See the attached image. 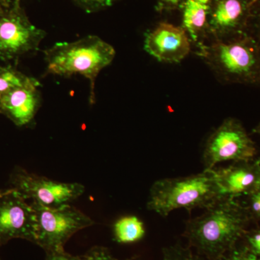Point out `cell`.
Listing matches in <instances>:
<instances>
[{"label": "cell", "mask_w": 260, "mask_h": 260, "mask_svg": "<svg viewBox=\"0 0 260 260\" xmlns=\"http://www.w3.org/2000/svg\"><path fill=\"white\" fill-rule=\"evenodd\" d=\"M225 198L213 169L189 177L168 178L155 181L150 190L147 208L162 217L171 212L208 208Z\"/></svg>", "instance_id": "7a4b0ae2"}, {"label": "cell", "mask_w": 260, "mask_h": 260, "mask_svg": "<svg viewBox=\"0 0 260 260\" xmlns=\"http://www.w3.org/2000/svg\"><path fill=\"white\" fill-rule=\"evenodd\" d=\"M251 35L255 38L256 40L260 44V18L259 22H258L257 25H256L255 32H254V34H251Z\"/></svg>", "instance_id": "d4e9b609"}, {"label": "cell", "mask_w": 260, "mask_h": 260, "mask_svg": "<svg viewBox=\"0 0 260 260\" xmlns=\"http://www.w3.org/2000/svg\"><path fill=\"white\" fill-rule=\"evenodd\" d=\"M224 260H260V257L244 248L242 250L233 251Z\"/></svg>", "instance_id": "7402d4cb"}, {"label": "cell", "mask_w": 260, "mask_h": 260, "mask_svg": "<svg viewBox=\"0 0 260 260\" xmlns=\"http://www.w3.org/2000/svg\"><path fill=\"white\" fill-rule=\"evenodd\" d=\"M3 8H2V7H1V6H0V12H1V11H2V10H3Z\"/></svg>", "instance_id": "f1b7e54d"}, {"label": "cell", "mask_w": 260, "mask_h": 260, "mask_svg": "<svg viewBox=\"0 0 260 260\" xmlns=\"http://www.w3.org/2000/svg\"><path fill=\"white\" fill-rule=\"evenodd\" d=\"M26 200L15 188L0 191V246L13 239L35 243L37 218Z\"/></svg>", "instance_id": "9c48e42d"}, {"label": "cell", "mask_w": 260, "mask_h": 260, "mask_svg": "<svg viewBox=\"0 0 260 260\" xmlns=\"http://www.w3.org/2000/svg\"><path fill=\"white\" fill-rule=\"evenodd\" d=\"M114 239L121 244H131L143 239L145 229L143 222L133 215L122 217L113 228Z\"/></svg>", "instance_id": "9a60e30c"}, {"label": "cell", "mask_w": 260, "mask_h": 260, "mask_svg": "<svg viewBox=\"0 0 260 260\" xmlns=\"http://www.w3.org/2000/svg\"><path fill=\"white\" fill-rule=\"evenodd\" d=\"M38 85H29L13 89L0 97V114H3L15 125L30 123L40 107Z\"/></svg>", "instance_id": "4fadbf2b"}, {"label": "cell", "mask_w": 260, "mask_h": 260, "mask_svg": "<svg viewBox=\"0 0 260 260\" xmlns=\"http://www.w3.org/2000/svg\"><path fill=\"white\" fill-rule=\"evenodd\" d=\"M46 35L30 21L20 0H13L0 12V60L18 59L38 50Z\"/></svg>", "instance_id": "8992f818"}, {"label": "cell", "mask_w": 260, "mask_h": 260, "mask_svg": "<svg viewBox=\"0 0 260 260\" xmlns=\"http://www.w3.org/2000/svg\"><path fill=\"white\" fill-rule=\"evenodd\" d=\"M195 1L198 2V3H201V4L209 5L210 6L212 0H195Z\"/></svg>", "instance_id": "4316f807"}, {"label": "cell", "mask_w": 260, "mask_h": 260, "mask_svg": "<svg viewBox=\"0 0 260 260\" xmlns=\"http://www.w3.org/2000/svg\"><path fill=\"white\" fill-rule=\"evenodd\" d=\"M244 205L250 220L260 223V189L247 195Z\"/></svg>", "instance_id": "d6986e66"}, {"label": "cell", "mask_w": 260, "mask_h": 260, "mask_svg": "<svg viewBox=\"0 0 260 260\" xmlns=\"http://www.w3.org/2000/svg\"><path fill=\"white\" fill-rule=\"evenodd\" d=\"M82 260H119L114 257L107 248L103 246H94L84 255ZM133 258L125 260H133Z\"/></svg>", "instance_id": "44dd1931"}, {"label": "cell", "mask_w": 260, "mask_h": 260, "mask_svg": "<svg viewBox=\"0 0 260 260\" xmlns=\"http://www.w3.org/2000/svg\"><path fill=\"white\" fill-rule=\"evenodd\" d=\"M254 0H215L208 19L213 39H228L247 32Z\"/></svg>", "instance_id": "30bf717a"}, {"label": "cell", "mask_w": 260, "mask_h": 260, "mask_svg": "<svg viewBox=\"0 0 260 260\" xmlns=\"http://www.w3.org/2000/svg\"><path fill=\"white\" fill-rule=\"evenodd\" d=\"M186 0H158V8L160 10H173L184 6Z\"/></svg>", "instance_id": "cb8c5ba5"}, {"label": "cell", "mask_w": 260, "mask_h": 260, "mask_svg": "<svg viewBox=\"0 0 260 260\" xmlns=\"http://www.w3.org/2000/svg\"><path fill=\"white\" fill-rule=\"evenodd\" d=\"M11 0H0V6L2 8H7L11 3Z\"/></svg>", "instance_id": "484cf974"}, {"label": "cell", "mask_w": 260, "mask_h": 260, "mask_svg": "<svg viewBox=\"0 0 260 260\" xmlns=\"http://www.w3.org/2000/svg\"><path fill=\"white\" fill-rule=\"evenodd\" d=\"M244 205L223 198L200 216L186 222L184 236L189 247L208 260H224L234 250L250 222Z\"/></svg>", "instance_id": "6da1fadb"}, {"label": "cell", "mask_w": 260, "mask_h": 260, "mask_svg": "<svg viewBox=\"0 0 260 260\" xmlns=\"http://www.w3.org/2000/svg\"><path fill=\"white\" fill-rule=\"evenodd\" d=\"M29 85L39 86L40 83L12 67L0 66V97L13 89Z\"/></svg>", "instance_id": "2e32d148"}, {"label": "cell", "mask_w": 260, "mask_h": 260, "mask_svg": "<svg viewBox=\"0 0 260 260\" xmlns=\"http://www.w3.org/2000/svg\"><path fill=\"white\" fill-rule=\"evenodd\" d=\"M11 182L13 188L25 199L51 208L69 205L85 191L83 184L53 181L23 169H18L13 173Z\"/></svg>", "instance_id": "ba28073f"}, {"label": "cell", "mask_w": 260, "mask_h": 260, "mask_svg": "<svg viewBox=\"0 0 260 260\" xmlns=\"http://www.w3.org/2000/svg\"><path fill=\"white\" fill-rule=\"evenodd\" d=\"M162 260H195L190 247L177 244L162 249Z\"/></svg>", "instance_id": "e0dca14e"}, {"label": "cell", "mask_w": 260, "mask_h": 260, "mask_svg": "<svg viewBox=\"0 0 260 260\" xmlns=\"http://www.w3.org/2000/svg\"><path fill=\"white\" fill-rule=\"evenodd\" d=\"M183 10L182 28L191 42L198 47L204 43V38L209 32L208 15L210 6L195 0H186Z\"/></svg>", "instance_id": "5bb4252c"}, {"label": "cell", "mask_w": 260, "mask_h": 260, "mask_svg": "<svg viewBox=\"0 0 260 260\" xmlns=\"http://www.w3.org/2000/svg\"><path fill=\"white\" fill-rule=\"evenodd\" d=\"M197 47L198 55L225 82L260 83V44L249 32Z\"/></svg>", "instance_id": "3957f363"}, {"label": "cell", "mask_w": 260, "mask_h": 260, "mask_svg": "<svg viewBox=\"0 0 260 260\" xmlns=\"http://www.w3.org/2000/svg\"><path fill=\"white\" fill-rule=\"evenodd\" d=\"M144 49L159 61L178 63L190 53L191 41L182 27L160 23L145 35Z\"/></svg>", "instance_id": "8fae6325"}, {"label": "cell", "mask_w": 260, "mask_h": 260, "mask_svg": "<svg viewBox=\"0 0 260 260\" xmlns=\"http://www.w3.org/2000/svg\"><path fill=\"white\" fill-rule=\"evenodd\" d=\"M37 218L34 244L46 253L64 251L67 242L77 232L94 223L83 212L69 205L59 208H48L31 203Z\"/></svg>", "instance_id": "5b68a950"}, {"label": "cell", "mask_w": 260, "mask_h": 260, "mask_svg": "<svg viewBox=\"0 0 260 260\" xmlns=\"http://www.w3.org/2000/svg\"><path fill=\"white\" fill-rule=\"evenodd\" d=\"M47 74L71 76L83 75L90 80L91 104L95 102V82L101 70L114 60V47L96 36H88L77 42L57 43L45 51Z\"/></svg>", "instance_id": "277c9868"}, {"label": "cell", "mask_w": 260, "mask_h": 260, "mask_svg": "<svg viewBox=\"0 0 260 260\" xmlns=\"http://www.w3.org/2000/svg\"><path fill=\"white\" fill-rule=\"evenodd\" d=\"M256 148L242 123L228 118L212 133L205 145V169L210 170L223 161H247L255 158Z\"/></svg>", "instance_id": "52a82bcc"}, {"label": "cell", "mask_w": 260, "mask_h": 260, "mask_svg": "<svg viewBox=\"0 0 260 260\" xmlns=\"http://www.w3.org/2000/svg\"><path fill=\"white\" fill-rule=\"evenodd\" d=\"M45 260H82L81 256H74L64 251L47 253Z\"/></svg>", "instance_id": "603a6c76"}, {"label": "cell", "mask_w": 260, "mask_h": 260, "mask_svg": "<svg viewBox=\"0 0 260 260\" xmlns=\"http://www.w3.org/2000/svg\"><path fill=\"white\" fill-rule=\"evenodd\" d=\"M88 13H93L112 6L116 0H73Z\"/></svg>", "instance_id": "ffe728a7"}, {"label": "cell", "mask_w": 260, "mask_h": 260, "mask_svg": "<svg viewBox=\"0 0 260 260\" xmlns=\"http://www.w3.org/2000/svg\"><path fill=\"white\" fill-rule=\"evenodd\" d=\"M242 239L245 242L244 248L246 250L260 257V226L246 230Z\"/></svg>", "instance_id": "ac0fdd59"}, {"label": "cell", "mask_w": 260, "mask_h": 260, "mask_svg": "<svg viewBox=\"0 0 260 260\" xmlns=\"http://www.w3.org/2000/svg\"><path fill=\"white\" fill-rule=\"evenodd\" d=\"M214 171L225 198L247 196L260 189V159L235 162Z\"/></svg>", "instance_id": "7c38bea8"}, {"label": "cell", "mask_w": 260, "mask_h": 260, "mask_svg": "<svg viewBox=\"0 0 260 260\" xmlns=\"http://www.w3.org/2000/svg\"><path fill=\"white\" fill-rule=\"evenodd\" d=\"M253 133L260 135V122L255 126V127L254 128V129H253Z\"/></svg>", "instance_id": "83f0119b"}]
</instances>
